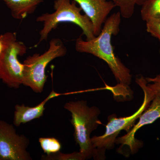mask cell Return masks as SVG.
Returning a JSON list of instances; mask_svg holds the SVG:
<instances>
[{"label": "cell", "mask_w": 160, "mask_h": 160, "mask_svg": "<svg viewBox=\"0 0 160 160\" xmlns=\"http://www.w3.org/2000/svg\"><path fill=\"white\" fill-rule=\"evenodd\" d=\"M121 17L119 12L112 14L104 23L99 34L92 39L78 38L75 49L78 52L89 53L106 62L118 83L125 87L131 83L130 70L115 53L111 43L112 36H116L119 32Z\"/></svg>", "instance_id": "obj_1"}, {"label": "cell", "mask_w": 160, "mask_h": 160, "mask_svg": "<svg viewBox=\"0 0 160 160\" xmlns=\"http://www.w3.org/2000/svg\"><path fill=\"white\" fill-rule=\"evenodd\" d=\"M71 113L70 122L74 128L75 141L80 146V152L86 159L94 158L95 149L92 143L90 135L101 124L98 116L100 109L96 106L89 107L83 100L71 101L64 106Z\"/></svg>", "instance_id": "obj_2"}, {"label": "cell", "mask_w": 160, "mask_h": 160, "mask_svg": "<svg viewBox=\"0 0 160 160\" xmlns=\"http://www.w3.org/2000/svg\"><path fill=\"white\" fill-rule=\"evenodd\" d=\"M77 3L72 0H55L54 2V12L44 13L38 17L37 22L43 23V27L40 32L38 45L47 40L48 36L53 29H56L59 24L62 22L73 23L82 30L86 39H92L95 36L93 25L86 14L81 13L82 11Z\"/></svg>", "instance_id": "obj_3"}, {"label": "cell", "mask_w": 160, "mask_h": 160, "mask_svg": "<svg viewBox=\"0 0 160 160\" xmlns=\"http://www.w3.org/2000/svg\"><path fill=\"white\" fill-rule=\"evenodd\" d=\"M136 82L144 92L142 104L134 114L130 116L117 118L115 114L109 116L105 133L100 136L91 138L92 143L96 151L95 159L104 158L106 149L109 150L114 147L116 140L120 132L123 130L129 132L132 127L134 126L136 121L149 107V104L154 98V97L147 89V82L144 77L142 76L137 78Z\"/></svg>", "instance_id": "obj_4"}, {"label": "cell", "mask_w": 160, "mask_h": 160, "mask_svg": "<svg viewBox=\"0 0 160 160\" xmlns=\"http://www.w3.org/2000/svg\"><path fill=\"white\" fill-rule=\"evenodd\" d=\"M67 53V49L61 40L52 39L49 47L43 54L34 53L29 56L23 62L24 78L22 85L31 88L34 92L43 91L48 76L46 67L50 62L57 58L62 57Z\"/></svg>", "instance_id": "obj_5"}, {"label": "cell", "mask_w": 160, "mask_h": 160, "mask_svg": "<svg viewBox=\"0 0 160 160\" xmlns=\"http://www.w3.org/2000/svg\"><path fill=\"white\" fill-rule=\"evenodd\" d=\"M5 46L0 54V79L10 88L18 89L22 85L24 65L18 56L26 54L27 47L18 41L15 32L4 34Z\"/></svg>", "instance_id": "obj_6"}, {"label": "cell", "mask_w": 160, "mask_h": 160, "mask_svg": "<svg viewBox=\"0 0 160 160\" xmlns=\"http://www.w3.org/2000/svg\"><path fill=\"white\" fill-rule=\"evenodd\" d=\"M29 140L23 135L18 134L14 126L0 120V159L31 160L27 150Z\"/></svg>", "instance_id": "obj_7"}, {"label": "cell", "mask_w": 160, "mask_h": 160, "mask_svg": "<svg viewBox=\"0 0 160 160\" xmlns=\"http://www.w3.org/2000/svg\"><path fill=\"white\" fill-rule=\"evenodd\" d=\"M160 118V97H155L149 107L142 113L139 121L133 128L122 137L117 138L115 143L129 146L132 153L136 152L142 146V142L136 139L135 135L141 127L154 122Z\"/></svg>", "instance_id": "obj_8"}, {"label": "cell", "mask_w": 160, "mask_h": 160, "mask_svg": "<svg viewBox=\"0 0 160 160\" xmlns=\"http://www.w3.org/2000/svg\"><path fill=\"white\" fill-rule=\"evenodd\" d=\"M78 4L92 25L95 36L98 35L110 12L115 7L109 0H72Z\"/></svg>", "instance_id": "obj_9"}, {"label": "cell", "mask_w": 160, "mask_h": 160, "mask_svg": "<svg viewBox=\"0 0 160 160\" xmlns=\"http://www.w3.org/2000/svg\"><path fill=\"white\" fill-rule=\"evenodd\" d=\"M60 95L61 94L52 90L44 101L35 107H29L24 105H16L13 121L14 126L19 127L22 124H25L42 116L46 103L49 100Z\"/></svg>", "instance_id": "obj_10"}, {"label": "cell", "mask_w": 160, "mask_h": 160, "mask_svg": "<svg viewBox=\"0 0 160 160\" xmlns=\"http://www.w3.org/2000/svg\"><path fill=\"white\" fill-rule=\"evenodd\" d=\"M11 11L12 16L23 20L35 11L43 0H2Z\"/></svg>", "instance_id": "obj_11"}, {"label": "cell", "mask_w": 160, "mask_h": 160, "mask_svg": "<svg viewBox=\"0 0 160 160\" xmlns=\"http://www.w3.org/2000/svg\"><path fill=\"white\" fill-rule=\"evenodd\" d=\"M119 8L122 17L130 18L134 13L136 6H142L147 0H109Z\"/></svg>", "instance_id": "obj_12"}, {"label": "cell", "mask_w": 160, "mask_h": 160, "mask_svg": "<svg viewBox=\"0 0 160 160\" xmlns=\"http://www.w3.org/2000/svg\"><path fill=\"white\" fill-rule=\"evenodd\" d=\"M142 6L141 17L143 21L160 17V0H147Z\"/></svg>", "instance_id": "obj_13"}, {"label": "cell", "mask_w": 160, "mask_h": 160, "mask_svg": "<svg viewBox=\"0 0 160 160\" xmlns=\"http://www.w3.org/2000/svg\"><path fill=\"white\" fill-rule=\"evenodd\" d=\"M39 142L43 151L47 155L58 152L62 148L59 141L54 138H40Z\"/></svg>", "instance_id": "obj_14"}, {"label": "cell", "mask_w": 160, "mask_h": 160, "mask_svg": "<svg viewBox=\"0 0 160 160\" xmlns=\"http://www.w3.org/2000/svg\"><path fill=\"white\" fill-rule=\"evenodd\" d=\"M42 160H84L86 158L80 152H72L71 153H63L60 152L56 153L43 155L42 156Z\"/></svg>", "instance_id": "obj_15"}, {"label": "cell", "mask_w": 160, "mask_h": 160, "mask_svg": "<svg viewBox=\"0 0 160 160\" xmlns=\"http://www.w3.org/2000/svg\"><path fill=\"white\" fill-rule=\"evenodd\" d=\"M146 22V31L160 42V17L152 18Z\"/></svg>", "instance_id": "obj_16"}, {"label": "cell", "mask_w": 160, "mask_h": 160, "mask_svg": "<svg viewBox=\"0 0 160 160\" xmlns=\"http://www.w3.org/2000/svg\"><path fill=\"white\" fill-rule=\"evenodd\" d=\"M146 86L153 96L160 97V74L154 78H146Z\"/></svg>", "instance_id": "obj_17"}, {"label": "cell", "mask_w": 160, "mask_h": 160, "mask_svg": "<svg viewBox=\"0 0 160 160\" xmlns=\"http://www.w3.org/2000/svg\"><path fill=\"white\" fill-rule=\"evenodd\" d=\"M5 46V39L4 34L0 35V54L2 53Z\"/></svg>", "instance_id": "obj_18"}, {"label": "cell", "mask_w": 160, "mask_h": 160, "mask_svg": "<svg viewBox=\"0 0 160 160\" xmlns=\"http://www.w3.org/2000/svg\"><path fill=\"white\" fill-rule=\"evenodd\" d=\"M0 160H1V159H0Z\"/></svg>", "instance_id": "obj_19"}]
</instances>
